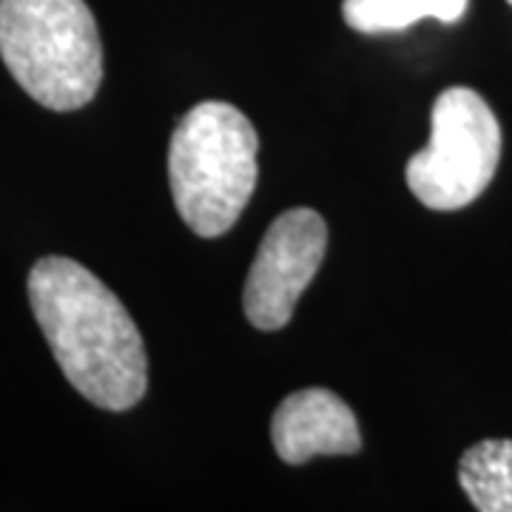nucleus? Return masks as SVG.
<instances>
[{
  "instance_id": "6",
  "label": "nucleus",
  "mask_w": 512,
  "mask_h": 512,
  "mask_svg": "<svg viewBox=\"0 0 512 512\" xmlns=\"http://www.w3.org/2000/svg\"><path fill=\"white\" fill-rule=\"evenodd\" d=\"M271 439L285 464H305L313 456H353L362 450L353 410L325 387H305L279 404Z\"/></svg>"
},
{
  "instance_id": "7",
  "label": "nucleus",
  "mask_w": 512,
  "mask_h": 512,
  "mask_svg": "<svg viewBox=\"0 0 512 512\" xmlns=\"http://www.w3.org/2000/svg\"><path fill=\"white\" fill-rule=\"evenodd\" d=\"M458 481L481 512H512V439H487L458 464Z\"/></svg>"
},
{
  "instance_id": "9",
  "label": "nucleus",
  "mask_w": 512,
  "mask_h": 512,
  "mask_svg": "<svg viewBox=\"0 0 512 512\" xmlns=\"http://www.w3.org/2000/svg\"><path fill=\"white\" fill-rule=\"evenodd\" d=\"M507 3H510V6H512V0H507Z\"/></svg>"
},
{
  "instance_id": "1",
  "label": "nucleus",
  "mask_w": 512,
  "mask_h": 512,
  "mask_svg": "<svg viewBox=\"0 0 512 512\" xmlns=\"http://www.w3.org/2000/svg\"><path fill=\"white\" fill-rule=\"evenodd\" d=\"M29 302L57 365L89 402L123 413L146 396L148 356L126 305L66 256H43L29 274Z\"/></svg>"
},
{
  "instance_id": "5",
  "label": "nucleus",
  "mask_w": 512,
  "mask_h": 512,
  "mask_svg": "<svg viewBox=\"0 0 512 512\" xmlns=\"http://www.w3.org/2000/svg\"><path fill=\"white\" fill-rule=\"evenodd\" d=\"M328 251V225L311 208H291L265 231L245 282V316L259 330L291 322L299 296L313 282Z\"/></svg>"
},
{
  "instance_id": "4",
  "label": "nucleus",
  "mask_w": 512,
  "mask_h": 512,
  "mask_svg": "<svg viewBox=\"0 0 512 512\" xmlns=\"http://www.w3.org/2000/svg\"><path fill=\"white\" fill-rule=\"evenodd\" d=\"M501 160V126L484 97L453 86L430 117V146L407 160L404 177L416 200L433 211H458L493 183Z\"/></svg>"
},
{
  "instance_id": "8",
  "label": "nucleus",
  "mask_w": 512,
  "mask_h": 512,
  "mask_svg": "<svg viewBox=\"0 0 512 512\" xmlns=\"http://www.w3.org/2000/svg\"><path fill=\"white\" fill-rule=\"evenodd\" d=\"M470 0H345L342 15L362 35L402 32L424 18L458 23Z\"/></svg>"
},
{
  "instance_id": "3",
  "label": "nucleus",
  "mask_w": 512,
  "mask_h": 512,
  "mask_svg": "<svg viewBox=\"0 0 512 512\" xmlns=\"http://www.w3.org/2000/svg\"><path fill=\"white\" fill-rule=\"evenodd\" d=\"M256 137L234 106L205 100L185 114L168 148V180L185 225L222 237L242 217L256 188Z\"/></svg>"
},
{
  "instance_id": "2",
  "label": "nucleus",
  "mask_w": 512,
  "mask_h": 512,
  "mask_svg": "<svg viewBox=\"0 0 512 512\" xmlns=\"http://www.w3.org/2000/svg\"><path fill=\"white\" fill-rule=\"evenodd\" d=\"M0 57L52 111L83 109L103 83V43L86 0H0Z\"/></svg>"
}]
</instances>
